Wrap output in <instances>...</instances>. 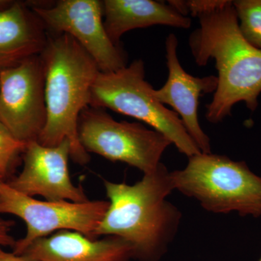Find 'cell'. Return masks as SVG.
I'll return each mask as SVG.
<instances>
[{
    "mask_svg": "<svg viewBox=\"0 0 261 261\" xmlns=\"http://www.w3.org/2000/svg\"><path fill=\"white\" fill-rule=\"evenodd\" d=\"M198 18L200 27L189 39L192 56L200 66L215 60L218 70L217 88L206 106V119L220 123L240 102L255 111L261 93V49L244 38L232 1Z\"/></svg>",
    "mask_w": 261,
    "mask_h": 261,
    "instance_id": "7a4b0ae2",
    "label": "cell"
},
{
    "mask_svg": "<svg viewBox=\"0 0 261 261\" xmlns=\"http://www.w3.org/2000/svg\"><path fill=\"white\" fill-rule=\"evenodd\" d=\"M109 207L96 236H116L132 247L138 261H159L176 238L181 211L167 200L174 190L162 163L134 185L104 180Z\"/></svg>",
    "mask_w": 261,
    "mask_h": 261,
    "instance_id": "6da1fadb",
    "label": "cell"
},
{
    "mask_svg": "<svg viewBox=\"0 0 261 261\" xmlns=\"http://www.w3.org/2000/svg\"><path fill=\"white\" fill-rule=\"evenodd\" d=\"M14 224V221L3 219L0 216V246L11 247L12 248L14 247L16 240L11 234Z\"/></svg>",
    "mask_w": 261,
    "mask_h": 261,
    "instance_id": "ac0fdd59",
    "label": "cell"
},
{
    "mask_svg": "<svg viewBox=\"0 0 261 261\" xmlns=\"http://www.w3.org/2000/svg\"><path fill=\"white\" fill-rule=\"evenodd\" d=\"M259 261H261V258H260V260H259Z\"/></svg>",
    "mask_w": 261,
    "mask_h": 261,
    "instance_id": "7402d4cb",
    "label": "cell"
},
{
    "mask_svg": "<svg viewBox=\"0 0 261 261\" xmlns=\"http://www.w3.org/2000/svg\"><path fill=\"white\" fill-rule=\"evenodd\" d=\"M13 3V2L9 1V0H0V10L6 9Z\"/></svg>",
    "mask_w": 261,
    "mask_h": 261,
    "instance_id": "ffe728a7",
    "label": "cell"
},
{
    "mask_svg": "<svg viewBox=\"0 0 261 261\" xmlns=\"http://www.w3.org/2000/svg\"><path fill=\"white\" fill-rule=\"evenodd\" d=\"M27 143L18 140L0 120V179L10 176Z\"/></svg>",
    "mask_w": 261,
    "mask_h": 261,
    "instance_id": "2e32d148",
    "label": "cell"
},
{
    "mask_svg": "<svg viewBox=\"0 0 261 261\" xmlns=\"http://www.w3.org/2000/svg\"><path fill=\"white\" fill-rule=\"evenodd\" d=\"M0 181H2V180H1V179H0Z\"/></svg>",
    "mask_w": 261,
    "mask_h": 261,
    "instance_id": "44dd1931",
    "label": "cell"
},
{
    "mask_svg": "<svg viewBox=\"0 0 261 261\" xmlns=\"http://www.w3.org/2000/svg\"><path fill=\"white\" fill-rule=\"evenodd\" d=\"M226 0L219 1H185L187 15L190 14L193 17H198L202 13L212 11L222 6Z\"/></svg>",
    "mask_w": 261,
    "mask_h": 261,
    "instance_id": "e0dca14e",
    "label": "cell"
},
{
    "mask_svg": "<svg viewBox=\"0 0 261 261\" xmlns=\"http://www.w3.org/2000/svg\"><path fill=\"white\" fill-rule=\"evenodd\" d=\"M40 55L0 70V120L24 143L37 141L47 123Z\"/></svg>",
    "mask_w": 261,
    "mask_h": 261,
    "instance_id": "9c48e42d",
    "label": "cell"
},
{
    "mask_svg": "<svg viewBox=\"0 0 261 261\" xmlns=\"http://www.w3.org/2000/svg\"><path fill=\"white\" fill-rule=\"evenodd\" d=\"M70 150L67 140L55 147H46L37 141L29 142L23 152V170L7 183L29 197L39 195L47 201L87 202L89 200L82 187L75 186L70 179Z\"/></svg>",
    "mask_w": 261,
    "mask_h": 261,
    "instance_id": "30bf717a",
    "label": "cell"
},
{
    "mask_svg": "<svg viewBox=\"0 0 261 261\" xmlns=\"http://www.w3.org/2000/svg\"><path fill=\"white\" fill-rule=\"evenodd\" d=\"M154 89L145 80L143 61L135 60L116 71L99 72L91 90L89 106L108 108L143 122L166 136L188 158L202 153L178 115L154 97Z\"/></svg>",
    "mask_w": 261,
    "mask_h": 261,
    "instance_id": "5b68a950",
    "label": "cell"
},
{
    "mask_svg": "<svg viewBox=\"0 0 261 261\" xmlns=\"http://www.w3.org/2000/svg\"><path fill=\"white\" fill-rule=\"evenodd\" d=\"M32 261H130L132 247L116 236L92 240L80 232L61 231L36 240L21 254Z\"/></svg>",
    "mask_w": 261,
    "mask_h": 261,
    "instance_id": "7c38bea8",
    "label": "cell"
},
{
    "mask_svg": "<svg viewBox=\"0 0 261 261\" xmlns=\"http://www.w3.org/2000/svg\"><path fill=\"white\" fill-rule=\"evenodd\" d=\"M40 56L45 76L47 118L37 142L55 147L69 141L70 159L84 166L90 156L79 140V118L90 105L91 90L100 70L87 51L66 34H49Z\"/></svg>",
    "mask_w": 261,
    "mask_h": 261,
    "instance_id": "3957f363",
    "label": "cell"
},
{
    "mask_svg": "<svg viewBox=\"0 0 261 261\" xmlns=\"http://www.w3.org/2000/svg\"><path fill=\"white\" fill-rule=\"evenodd\" d=\"M48 38L42 20L23 3L0 10V70L41 55Z\"/></svg>",
    "mask_w": 261,
    "mask_h": 261,
    "instance_id": "4fadbf2b",
    "label": "cell"
},
{
    "mask_svg": "<svg viewBox=\"0 0 261 261\" xmlns=\"http://www.w3.org/2000/svg\"><path fill=\"white\" fill-rule=\"evenodd\" d=\"M31 9L50 34L73 37L93 58L100 72L126 66V53L111 40L105 29L102 1L60 0L51 7L34 5Z\"/></svg>",
    "mask_w": 261,
    "mask_h": 261,
    "instance_id": "ba28073f",
    "label": "cell"
},
{
    "mask_svg": "<svg viewBox=\"0 0 261 261\" xmlns=\"http://www.w3.org/2000/svg\"><path fill=\"white\" fill-rule=\"evenodd\" d=\"M177 47V37L169 34L166 41L168 79L161 89H154V97L173 108L202 153H211L210 137L199 122V99L203 94L216 92L218 78L214 75L199 78L187 73L178 61Z\"/></svg>",
    "mask_w": 261,
    "mask_h": 261,
    "instance_id": "8fae6325",
    "label": "cell"
},
{
    "mask_svg": "<svg viewBox=\"0 0 261 261\" xmlns=\"http://www.w3.org/2000/svg\"><path fill=\"white\" fill-rule=\"evenodd\" d=\"M79 140L84 149L113 162H122L153 172L171 141L161 132L140 123L118 121L102 108H85L78 122Z\"/></svg>",
    "mask_w": 261,
    "mask_h": 261,
    "instance_id": "8992f818",
    "label": "cell"
},
{
    "mask_svg": "<svg viewBox=\"0 0 261 261\" xmlns=\"http://www.w3.org/2000/svg\"><path fill=\"white\" fill-rule=\"evenodd\" d=\"M108 207L109 202L105 200H39L0 181V214L17 216L27 226L25 236L13 247L15 255H21L36 240L61 231H77L92 240L98 239L96 232Z\"/></svg>",
    "mask_w": 261,
    "mask_h": 261,
    "instance_id": "52a82bcc",
    "label": "cell"
},
{
    "mask_svg": "<svg viewBox=\"0 0 261 261\" xmlns=\"http://www.w3.org/2000/svg\"><path fill=\"white\" fill-rule=\"evenodd\" d=\"M103 21L108 37L117 46L123 34L156 25L189 29L191 19L171 5L152 0H105Z\"/></svg>",
    "mask_w": 261,
    "mask_h": 261,
    "instance_id": "5bb4252c",
    "label": "cell"
},
{
    "mask_svg": "<svg viewBox=\"0 0 261 261\" xmlns=\"http://www.w3.org/2000/svg\"><path fill=\"white\" fill-rule=\"evenodd\" d=\"M244 38L261 49V0L232 1Z\"/></svg>",
    "mask_w": 261,
    "mask_h": 261,
    "instance_id": "9a60e30c",
    "label": "cell"
},
{
    "mask_svg": "<svg viewBox=\"0 0 261 261\" xmlns=\"http://www.w3.org/2000/svg\"><path fill=\"white\" fill-rule=\"evenodd\" d=\"M0 261H32L22 255H15L13 252L5 251L0 246Z\"/></svg>",
    "mask_w": 261,
    "mask_h": 261,
    "instance_id": "d6986e66",
    "label": "cell"
},
{
    "mask_svg": "<svg viewBox=\"0 0 261 261\" xmlns=\"http://www.w3.org/2000/svg\"><path fill=\"white\" fill-rule=\"evenodd\" d=\"M170 175L175 190L195 199L208 212L261 216V176L244 161L200 153L189 158L186 167Z\"/></svg>",
    "mask_w": 261,
    "mask_h": 261,
    "instance_id": "277c9868",
    "label": "cell"
}]
</instances>
